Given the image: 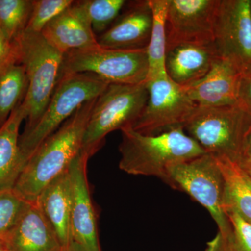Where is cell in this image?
I'll list each match as a JSON object with an SVG mask.
<instances>
[{
	"mask_svg": "<svg viewBox=\"0 0 251 251\" xmlns=\"http://www.w3.org/2000/svg\"><path fill=\"white\" fill-rule=\"evenodd\" d=\"M97 99L83 104L36 149L13 189L20 198L26 202H36L43 189L68 169L81 152L86 128Z\"/></svg>",
	"mask_w": 251,
	"mask_h": 251,
	"instance_id": "obj_1",
	"label": "cell"
},
{
	"mask_svg": "<svg viewBox=\"0 0 251 251\" xmlns=\"http://www.w3.org/2000/svg\"><path fill=\"white\" fill-rule=\"evenodd\" d=\"M120 131V169L128 175L155 176L168 185L172 168L206 153L183 127L153 135L142 134L131 127Z\"/></svg>",
	"mask_w": 251,
	"mask_h": 251,
	"instance_id": "obj_2",
	"label": "cell"
},
{
	"mask_svg": "<svg viewBox=\"0 0 251 251\" xmlns=\"http://www.w3.org/2000/svg\"><path fill=\"white\" fill-rule=\"evenodd\" d=\"M16 41L18 62L25 69L28 83L22 103L25 133L34 128L45 111L60 77L64 54L50 45L41 34L24 32Z\"/></svg>",
	"mask_w": 251,
	"mask_h": 251,
	"instance_id": "obj_3",
	"label": "cell"
},
{
	"mask_svg": "<svg viewBox=\"0 0 251 251\" xmlns=\"http://www.w3.org/2000/svg\"><path fill=\"white\" fill-rule=\"evenodd\" d=\"M251 128V115L239 105H198L184 126L206 153L239 163Z\"/></svg>",
	"mask_w": 251,
	"mask_h": 251,
	"instance_id": "obj_4",
	"label": "cell"
},
{
	"mask_svg": "<svg viewBox=\"0 0 251 251\" xmlns=\"http://www.w3.org/2000/svg\"><path fill=\"white\" fill-rule=\"evenodd\" d=\"M109 84L89 73L67 74L59 77L42 116L32 129L20 136V148L26 161L83 104L98 98Z\"/></svg>",
	"mask_w": 251,
	"mask_h": 251,
	"instance_id": "obj_5",
	"label": "cell"
},
{
	"mask_svg": "<svg viewBox=\"0 0 251 251\" xmlns=\"http://www.w3.org/2000/svg\"><path fill=\"white\" fill-rule=\"evenodd\" d=\"M148 99L146 82L137 85L109 84L94 104L81 151L91 158L102 148L109 133L133 128Z\"/></svg>",
	"mask_w": 251,
	"mask_h": 251,
	"instance_id": "obj_6",
	"label": "cell"
},
{
	"mask_svg": "<svg viewBox=\"0 0 251 251\" xmlns=\"http://www.w3.org/2000/svg\"><path fill=\"white\" fill-rule=\"evenodd\" d=\"M83 73L94 74L110 84L143 83L148 74L147 49H110L98 44L64 54L60 77Z\"/></svg>",
	"mask_w": 251,
	"mask_h": 251,
	"instance_id": "obj_7",
	"label": "cell"
},
{
	"mask_svg": "<svg viewBox=\"0 0 251 251\" xmlns=\"http://www.w3.org/2000/svg\"><path fill=\"white\" fill-rule=\"evenodd\" d=\"M168 186L187 193L204 206L217 225L218 232L230 229L225 209L224 176L214 155L206 153L172 168Z\"/></svg>",
	"mask_w": 251,
	"mask_h": 251,
	"instance_id": "obj_8",
	"label": "cell"
},
{
	"mask_svg": "<svg viewBox=\"0 0 251 251\" xmlns=\"http://www.w3.org/2000/svg\"><path fill=\"white\" fill-rule=\"evenodd\" d=\"M148 99L133 129L142 134L153 135L183 127L192 116L196 105L184 89L170 77L146 82Z\"/></svg>",
	"mask_w": 251,
	"mask_h": 251,
	"instance_id": "obj_9",
	"label": "cell"
},
{
	"mask_svg": "<svg viewBox=\"0 0 251 251\" xmlns=\"http://www.w3.org/2000/svg\"><path fill=\"white\" fill-rule=\"evenodd\" d=\"M214 44L218 55L239 72L251 69V0H219Z\"/></svg>",
	"mask_w": 251,
	"mask_h": 251,
	"instance_id": "obj_10",
	"label": "cell"
},
{
	"mask_svg": "<svg viewBox=\"0 0 251 251\" xmlns=\"http://www.w3.org/2000/svg\"><path fill=\"white\" fill-rule=\"evenodd\" d=\"M219 0H168L167 50L181 44H212Z\"/></svg>",
	"mask_w": 251,
	"mask_h": 251,
	"instance_id": "obj_11",
	"label": "cell"
},
{
	"mask_svg": "<svg viewBox=\"0 0 251 251\" xmlns=\"http://www.w3.org/2000/svg\"><path fill=\"white\" fill-rule=\"evenodd\" d=\"M90 158L81 151L69 167L72 184V234L73 241L87 251H101L97 215L87 179Z\"/></svg>",
	"mask_w": 251,
	"mask_h": 251,
	"instance_id": "obj_12",
	"label": "cell"
},
{
	"mask_svg": "<svg viewBox=\"0 0 251 251\" xmlns=\"http://www.w3.org/2000/svg\"><path fill=\"white\" fill-rule=\"evenodd\" d=\"M151 28L152 11L149 0L132 1L97 41L99 46L106 49H146Z\"/></svg>",
	"mask_w": 251,
	"mask_h": 251,
	"instance_id": "obj_13",
	"label": "cell"
},
{
	"mask_svg": "<svg viewBox=\"0 0 251 251\" xmlns=\"http://www.w3.org/2000/svg\"><path fill=\"white\" fill-rule=\"evenodd\" d=\"M241 74L230 62L218 56L202 79L183 88L190 99L201 106L236 105Z\"/></svg>",
	"mask_w": 251,
	"mask_h": 251,
	"instance_id": "obj_14",
	"label": "cell"
},
{
	"mask_svg": "<svg viewBox=\"0 0 251 251\" xmlns=\"http://www.w3.org/2000/svg\"><path fill=\"white\" fill-rule=\"evenodd\" d=\"M50 45L65 54L98 44L90 21L78 1L48 25L41 33Z\"/></svg>",
	"mask_w": 251,
	"mask_h": 251,
	"instance_id": "obj_15",
	"label": "cell"
},
{
	"mask_svg": "<svg viewBox=\"0 0 251 251\" xmlns=\"http://www.w3.org/2000/svg\"><path fill=\"white\" fill-rule=\"evenodd\" d=\"M11 251H63L55 231L37 203H30L3 239Z\"/></svg>",
	"mask_w": 251,
	"mask_h": 251,
	"instance_id": "obj_16",
	"label": "cell"
},
{
	"mask_svg": "<svg viewBox=\"0 0 251 251\" xmlns=\"http://www.w3.org/2000/svg\"><path fill=\"white\" fill-rule=\"evenodd\" d=\"M214 44H181L166 50V72L176 85L187 87L202 79L218 57Z\"/></svg>",
	"mask_w": 251,
	"mask_h": 251,
	"instance_id": "obj_17",
	"label": "cell"
},
{
	"mask_svg": "<svg viewBox=\"0 0 251 251\" xmlns=\"http://www.w3.org/2000/svg\"><path fill=\"white\" fill-rule=\"evenodd\" d=\"M36 202L53 227L64 251L73 241L72 184L69 168L43 189Z\"/></svg>",
	"mask_w": 251,
	"mask_h": 251,
	"instance_id": "obj_18",
	"label": "cell"
},
{
	"mask_svg": "<svg viewBox=\"0 0 251 251\" xmlns=\"http://www.w3.org/2000/svg\"><path fill=\"white\" fill-rule=\"evenodd\" d=\"M25 120L22 105H18L0 127V192L14 189L27 163L20 148V127Z\"/></svg>",
	"mask_w": 251,
	"mask_h": 251,
	"instance_id": "obj_19",
	"label": "cell"
},
{
	"mask_svg": "<svg viewBox=\"0 0 251 251\" xmlns=\"http://www.w3.org/2000/svg\"><path fill=\"white\" fill-rule=\"evenodd\" d=\"M152 11V28L147 48L148 74L145 82L167 76L165 62L167 49L166 20L168 0H149Z\"/></svg>",
	"mask_w": 251,
	"mask_h": 251,
	"instance_id": "obj_20",
	"label": "cell"
},
{
	"mask_svg": "<svg viewBox=\"0 0 251 251\" xmlns=\"http://www.w3.org/2000/svg\"><path fill=\"white\" fill-rule=\"evenodd\" d=\"M216 158L226 184L225 209H233L251 224V192L244 182L240 168L237 163L226 157Z\"/></svg>",
	"mask_w": 251,
	"mask_h": 251,
	"instance_id": "obj_21",
	"label": "cell"
},
{
	"mask_svg": "<svg viewBox=\"0 0 251 251\" xmlns=\"http://www.w3.org/2000/svg\"><path fill=\"white\" fill-rule=\"evenodd\" d=\"M27 85L25 69L21 63L10 64L0 71V127L23 103Z\"/></svg>",
	"mask_w": 251,
	"mask_h": 251,
	"instance_id": "obj_22",
	"label": "cell"
},
{
	"mask_svg": "<svg viewBox=\"0 0 251 251\" xmlns=\"http://www.w3.org/2000/svg\"><path fill=\"white\" fill-rule=\"evenodd\" d=\"M231 228L225 234L218 232L206 244L205 251H251V224L233 209L226 208Z\"/></svg>",
	"mask_w": 251,
	"mask_h": 251,
	"instance_id": "obj_23",
	"label": "cell"
},
{
	"mask_svg": "<svg viewBox=\"0 0 251 251\" xmlns=\"http://www.w3.org/2000/svg\"><path fill=\"white\" fill-rule=\"evenodd\" d=\"M31 0H0V30L10 41L21 37L30 17Z\"/></svg>",
	"mask_w": 251,
	"mask_h": 251,
	"instance_id": "obj_24",
	"label": "cell"
},
{
	"mask_svg": "<svg viewBox=\"0 0 251 251\" xmlns=\"http://www.w3.org/2000/svg\"><path fill=\"white\" fill-rule=\"evenodd\" d=\"M78 2L95 34L106 31L126 4L125 0H83Z\"/></svg>",
	"mask_w": 251,
	"mask_h": 251,
	"instance_id": "obj_25",
	"label": "cell"
},
{
	"mask_svg": "<svg viewBox=\"0 0 251 251\" xmlns=\"http://www.w3.org/2000/svg\"><path fill=\"white\" fill-rule=\"evenodd\" d=\"M73 0H34L30 17L24 32L41 34L54 18L74 4Z\"/></svg>",
	"mask_w": 251,
	"mask_h": 251,
	"instance_id": "obj_26",
	"label": "cell"
},
{
	"mask_svg": "<svg viewBox=\"0 0 251 251\" xmlns=\"http://www.w3.org/2000/svg\"><path fill=\"white\" fill-rule=\"evenodd\" d=\"M29 204L13 190L0 192V239H4Z\"/></svg>",
	"mask_w": 251,
	"mask_h": 251,
	"instance_id": "obj_27",
	"label": "cell"
},
{
	"mask_svg": "<svg viewBox=\"0 0 251 251\" xmlns=\"http://www.w3.org/2000/svg\"><path fill=\"white\" fill-rule=\"evenodd\" d=\"M237 105L251 115V69L241 74L238 87Z\"/></svg>",
	"mask_w": 251,
	"mask_h": 251,
	"instance_id": "obj_28",
	"label": "cell"
},
{
	"mask_svg": "<svg viewBox=\"0 0 251 251\" xmlns=\"http://www.w3.org/2000/svg\"><path fill=\"white\" fill-rule=\"evenodd\" d=\"M16 62H18L17 41H10L0 30V71Z\"/></svg>",
	"mask_w": 251,
	"mask_h": 251,
	"instance_id": "obj_29",
	"label": "cell"
},
{
	"mask_svg": "<svg viewBox=\"0 0 251 251\" xmlns=\"http://www.w3.org/2000/svg\"><path fill=\"white\" fill-rule=\"evenodd\" d=\"M241 170L251 177V156H246L237 163Z\"/></svg>",
	"mask_w": 251,
	"mask_h": 251,
	"instance_id": "obj_30",
	"label": "cell"
},
{
	"mask_svg": "<svg viewBox=\"0 0 251 251\" xmlns=\"http://www.w3.org/2000/svg\"><path fill=\"white\" fill-rule=\"evenodd\" d=\"M63 251H87L85 248L82 247L80 244L72 241Z\"/></svg>",
	"mask_w": 251,
	"mask_h": 251,
	"instance_id": "obj_31",
	"label": "cell"
},
{
	"mask_svg": "<svg viewBox=\"0 0 251 251\" xmlns=\"http://www.w3.org/2000/svg\"><path fill=\"white\" fill-rule=\"evenodd\" d=\"M251 156V128L248 134L244 148V156Z\"/></svg>",
	"mask_w": 251,
	"mask_h": 251,
	"instance_id": "obj_32",
	"label": "cell"
},
{
	"mask_svg": "<svg viewBox=\"0 0 251 251\" xmlns=\"http://www.w3.org/2000/svg\"><path fill=\"white\" fill-rule=\"evenodd\" d=\"M241 172H242V177L243 179H244V182H245V184L247 185L248 188L250 190L251 192V176H249V175L246 174L245 173H244L242 170H241Z\"/></svg>",
	"mask_w": 251,
	"mask_h": 251,
	"instance_id": "obj_33",
	"label": "cell"
},
{
	"mask_svg": "<svg viewBox=\"0 0 251 251\" xmlns=\"http://www.w3.org/2000/svg\"><path fill=\"white\" fill-rule=\"evenodd\" d=\"M0 251H11L4 241L0 239Z\"/></svg>",
	"mask_w": 251,
	"mask_h": 251,
	"instance_id": "obj_34",
	"label": "cell"
},
{
	"mask_svg": "<svg viewBox=\"0 0 251 251\" xmlns=\"http://www.w3.org/2000/svg\"></svg>",
	"mask_w": 251,
	"mask_h": 251,
	"instance_id": "obj_35",
	"label": "cell"
}]
</instances>
